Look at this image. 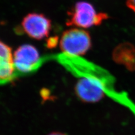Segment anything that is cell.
<instances>
[{
  "label": "cell",
  "mask_w": 135,
  "mask_h": 135,
  "mask_svg": "<svg viewBox=\"0 0 135 135\" xmlns=\"http://www.w3.org/2000/svg\"><path fill=\"white\" fill-rule=\"evenodd\" d=\"M74 73L80 78L75 86L77 98L84 103H94L105 95L127 107L131 100L126 92L118 90L115 80L107 70L80 56L72 59Z\"/></svg>",
  "instance_id": "obj_1"
},
{
  "label": "cell",
  "mask_w": 135,
  "mask_h": 135,
  "mask_svg": "<svg viewBox=\"0 0 135 135\" xmlns=\"http://www.w3.org/2000/svg\"><path fill=\"white\" fill-rule=\"evenodd\" d=\"M68 16L66 22L67 26L83 28L99 25L108 18L107 14L98 13L92 5L84 1L76 3L68 12Z\"/></svg>",
  "instance_id": "obj_2"
},
{
  "label": "cell",
  "mask_w": 135,
  "mask_h": 135,
  "mask_svg": "<svg viewBox=\"0 0 135 135\" xmlns=\"http://www.w3.org/2000/svg\"><path fill=\"white\" fill-rule=\"evenodd\" d=\"M59 45L61 50L66 55L80 56L91 49V36L83 29L71 28L62 33Z\"/></svg>",
  "instance_id": "obj_3"
},
{
  "label": "cell",
  "mask_w": 135,
  "mask_h": 135,
  "mask_svg": "<svg viewBox=\"0 0 135 135\" xmlns=\"http://www.w3.org/2000/svg\"><path fill=\"white\" fill-rule=\"evenodd\" d=\"M22 31L31 38L42 40L47 37L52 29L51 20L43 14L32 12L24 17Z\"/></svg>",
  "instance_id": "obj_4"
},
{
  "label": "cell",
  "mask_w": 135,
  "mask_h": 135,
  "mask_svg": "<svg viewBox=\"0 0 135 135\" xmlns=\"http://www.w3.org/2000/svg\"><path fill=\"white\" fill-rule=\"evenodd\" d=\"M15 68L21 72L31 71L38 62L40 56L38 50L32 45L20 46L13 53Z\"/></svg>",
  "instance_id": "obj_5"
},
{
  "label": "cell",
  "mask_w": 135,
  "mask_h": 135,
  "mask_svg": "<svg viewBox=\"0 0 135 135\" xmlns=\"http://www.w3.org/2000/svg\"><path fill=\"white\" fill-rule=\"evenodd\" d=\"M113 59L129 71H135V47L128 42L119 45L113 51Z\"/></svg>",
  "instance_id": "obj_6"
},
{
  "label": "cell",
  "mask_w": 135,
  "mask_h": 135,
  "mask_svg": "<svg viewBox=\"0 0 135 135\" xmlns=\"http://www.w3.org/2000/svg\"><path fill=\"white\" fill-rule=\"evenodd\" d=\"M13 54L9 46L0 40V80L10 79L14 72Z\"/></svg>",
  "instance_id": "obj_7"
},
{
  "label": "cell",
  "mask_w": 135,
  "mask_h": 135,
  "mask_svg": "<svg viewBox=\"0 0 135 135\" xmlns=\"http://www.w3.org/2000/svg\"><path fill=\"white\" fill-rule=\"evenodd\" d=\"M126 5L129 8L135 12V0H127Z\"/></svg>",
  "instance_id": "obj_8"
},
{
  "label": "cell",
  "mask_w": 135,
  "mask_h": 135,
  "mask_svg": "<svg viewBox=\"0 0 135 135\" xmlns=\"http://www.w3.org/2000/svg\"><path fill=\"white\" fill-rule=\"evenodd\" d=\"M48 135H66L64 133H61V132H51L50 133V134H49Z\"/></svg>",
  "instance_id": "obj_9"
}]
</instances>
